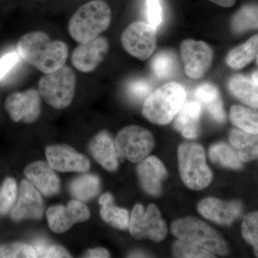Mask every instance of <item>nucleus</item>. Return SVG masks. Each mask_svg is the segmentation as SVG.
<instances>
[{
    "mask_svg": "<svg viewBox=\"0 0 258 258\" xmlns=\"http://www.w3.org/2000/svg\"><path fill=\"white\" fill-rule=\"evenodd\" d=\"M17 51L23 60L44 74L60 69L69 56V47L64 42L51 40L47 34L41 31L23 35L17 44Z\"/></svg>",
    "mask_w": 258,
    "mask_h": 258,
    "instance_id": "f257e3e1",
    "label": "nucleus"
},
{
    "mask_svg": "<svg viewBox=\"0 0 258 258\" xmlns=\"http://www.w3.org/2000/svg\"><path fill=\"white\" fill-rule=\"evenodd\" d=\"M111 10L104 0H93L81 6L71 17L70 35L79 43L90 41L109 28Z\"/></svg>",
    "mask_w": 258,
    "mask_h": 258,
    "instance_id": "f03ea898",
    "label": "nucleus"
},
{
    "mask_svg": "<svg viewBox=\"0 0 258 258\" xmlns=\"http://www.w3.org/2000/svg\"><path fill=\"white\" fill-rule=\"evenodd\" d=\"M186 96L184 88L179 83H166L146 98L142 113L154 124H168L184 106Z\"/></svg>",
    "mask_w": 258,
    "mask_h": 258,
    "instance_id": "7ed1b4c3",
    "label": "nucleus"
},
{
    "mask_svg": "<svg viewBox=\"0 0 258 258\" xmlns=\"http://www.w3.org/2000/svg\"><path fill=\"white\" fill-rule=\"evenodd\" d=\"M173 235L179 240L208 249L213 253L226 255L228 247L221 236L195 217H188L173 222L171 227Z\"/></svg>",
    "mask_w": 258,
    "mask_h": 258,
    "instance_id": "20e7f679",
    "label": "nucleus"
},
{
    "mask_svg": "<svg viewBox=\"0 0 258 258\" xmlns=\"http://www.w3.org/2000/svg\"><path fill=\"white\" fill-rule=\"evenodd\" d=\"M180 175L189 189L199 191L211 183L212 173L206 163L203 147L195 143L181 144L178 149Z\"/></svg>",
    "mask_w": 258,
    "mask_h": 258,
    "instance_id": "39448f33",
    "label": "nucleus"
},
{
    "mask_svg": "<svg viewBox=\"0 0 258 258\" xmlns=\"http://www.w3.org/2000/svg\"><path fill=\"white\" fill-rule=\"evenodd\" d=\"M76 76L71 68L45 74L38 83V91L44 101L55 109H64L72 103L76 93Z\"/></svg>",
    "mask_w": 258,
    "mask_h": 258,
    "instance_id": "423d86ee",
    "label": "nucleus"
},
{
    "mask_svg": "<svg viewBox=\"0 0 258 258\" xmlns=\"http://www.w3.org/2000/svg\"><path fill=\"white\" fill-rule=\"evenodd\" d=\"M118 157L122 161L140 162L150 154L154 147V139L147 129L129 125L120 131L115 142Z\"/></svg>",
    "mask_w": 258,
    "mask_h": 258,
    "instance_id": "0eeeda50",
    "label": "nucleus"
},
{
    "mask_svg": "<svg viewBox=\"0 0 258 258\" xmlns=\"http://www.w3.org/2000/svg\"><path fill=\"white\" fill-rule=\"evenodd\" d=\"M131 235L137 240H151L161 242L167 235V227L156 205H152L144 210L137 205L132 211L128 224Z\"/></svg>",
    "mask_w": 258,
    "mask_h": 258,
    "instance_id": "6e6552de",
    "label": "nucleus"
},
{
    "mask_svg": "<svg viewBox=\"0 0 258 258\" xmlns=\"http://www.w3.org/2000/svg\"><path fill=\"white\" fill-rule=\"evenodd\" d=\"M124 50L140 60L151 57L157 46V29L144 22H134L121 35Z\"/></svg>",
    "mask_w": 258,
    "mask_h": 258,
    "instance_id": "1a4fd4ad",
    "label": "nucleus"
},
{
    "mask_svg": "<svg viewBox=\"0 0 258 258\" xmlns=\"http://www.w3.org/2000/svg\"><path fill=\"white\" fill-rule=\"evenodd\" d=\"M42 96L37 90L29 89L10 95L5 102V108L15 122L35 123L41 113Z\"/></svg>",
    "mask_w": 258,
    "mask_h": 258,
    "instance_id": "9d476101",
    "label": "nucleus"
},
{
    "mask_svg": "<svg viewBox=\"0 0 258 258\" xmlns=\"http://www.w3.org/2000/svg\"><path fill=\"white\" fill-rule=\"evenodd\" d=\"M181 56L185 73L189 78L198 79L210 69L213 51L205 42L189 39L181 42Z\"/></svg>",
    "mask_w": 258,
    "mask_h": 258,
    "instance_id": "9b49d317",
    "label": "nucleus"
},
{
    "mask_svg": "<svg viewBox=\"0 0 258 258\" xmlns=\"http://www.w3.org/2000/svg\"><path fill=\"white\" fill-rule=\"evenodd\" d=\"M46 215L50 230L55 233H62L75 224L87 221L91 217V212L82 202L72 200L66 207H50L47 210Z\"/></svg>",
    "mask_w": 258,
    "mask_h": 258,
    "instance_id": "f8f14e48",
    "label": "nucleus"
},
{
    "mask_svg": "<svg viewBox=\"0 0 258 258\" xmlns=\"http://www.w3.org/2000/svg\"><path fill=\"white\" fill-rule=\"evenodd\" d=\"M109 50V43L106 37H97L90 41L80 43L75 49L71 62L76 69L82 73L93 72L104 60Z\"/></svg>",
    "mask_w": 258,
    "mask_h": 258,
    "instance_id": "ddd939ff",
    "label": "nucleus"
},
{
    "mask_svg": "<svg viewBox=\"0 0 258 258\" xmlns=\"http://www.w3.org/2000/svg\"><path fill=\"white\" fill-rule=\"evenodd\" d=\"M45 155L51 167L60 172H86L91 166L87 158L64 144L50 146L46 149Z\"/></svg>",
    "mask_w": 258,
    "mask_h": 258,
    "instance_id": "4468645a",
    "label": "nucleus"
},
{
    "mask_svg": "<svg viewBox=\"0 0 258 258\" xmlns=\"http://www.w3.org/2000/svg\"><path fill=\"white\" fill-rule=\"evenodd\" d=\"M43 212V202L38 190L30 181L23 180L18 203L12 212V218L15 221L25 219L38 220L42 218Z\"/></svg>",
    "mask_w": 258,
    "mask_h": 258,
    "instance_id": "2eb2a0df",
    "label": "nucleus"
},
{
    "mask_svg": "<svg viewBox=\"0 0 258 258\" xmlns=\"http://www.w3.org/2000/svg\"><path fill=\"white\" fill-rule=\"evenodd\" d=\"M28 181L45 197L55 196L60 191L58 176L48 162L35 161L26 166L24 171Z\"/></svg>",
    "mask_w": 258,
    "mask_h": 258,
    "instance_id": "dca6fc26",
    "label": "nucleus"
},
{
    "mask_svg": "<svg viewBox=\"0 0 258 258\" xmlns=\"http://www.w3.org/2000/svg\"><path fill=\"white\" fill-rule=\"evenodd\" d=\"M198 212L205 218L215 223L229 225L240 216L242 205L237 201L225 203L216 198H209L199 204Z\"/></svg>",
    "mask_w": 258,
    "mask_h": 258,
    "instance_id": "f3484780",
    "label": "nucleus"
},
{
    "mask_svg": "<svg viewBox=\"0 0 258 258\" xmlns=\"http://www.w3.org/2000/svg\"><path fill=\"white\" fill-rule=\"evenodd\" d=\"M137 172L144 191L152 196H159L161 192V183L167 175L163 163L154 156L145 158L139 164Z\"/></svg>",
    "mask_w": 258,
    "mask_h": 258,
    "instance_id": "a211bd4d",
    "label": "nucleus"
},
{
    "mask_svg": "<svg viewBox=\"0 0 258 258\" xmlns=\"http://www.w3.org/2000/svg\"><path fill=\"white\" fill-rule=\"evenodd\" d=\"M89 150L93 158L107 171H114L118 166V154L116 147L108 132H100L89 144Z\"/></svg>",
    "mask_w": 258,
    "mask_h": 258,
    "instance_id": "6ab92c4d",
    "label": "nucleus"
},
{
    "mask_svg": "<svg viewBox=\"0 0 258 258\" xmlns=\"http://www.w3.org/2000/svg\"><path fill=\"white\" fill-rule=\"evenodd\" d=\"M202 105L198 101L184 104L176 115L174 125L176 130L186 139L197 138L200 132Z\"/></svg>",
    "mask_w": 258,
    "mask_h": 258,
    "instance_id": "aec40b11",
    "label": "nucleus"
},
{
    "mask_svg": "<svg viewBox=\"0 0 258 258\" xmlns=\"http://www.w3.org/2000/svg\"><path fill=\"white\" fill-rule=\"evenodd\" d=\"M195 97L202 106H205L214 120L223 123L225 120L220 91L216 86L210 83H203L197 87L195 91Z\"/></svg>",
    "mask_w": 258,
    "mask_h": 258,
    "instance_id": "412c9836",
    "label": "nucleus"
},
{
    "mask_svg": "<svg viewBox=\"0 0 258 258\" xmlns=\"http://www.w3.org/2000/svg\"><path fill=\"white\" fill-rule=\"evenodd\" d=\"M230 92L247 106L258 108V85L250 76L235 75L228 83Z\"/></svg>",
    "mask_w": 258,
    "mask_h": 258,
    "instance_id": "4be33fe9",
    "label": "nucleus"
},
{
    "mask_svg": "<svg viewBox=\"0 0 258 258\" xmlns=\"http://www.w3.org/2000/svg\"><path fill=\"white\" fill-rule=\"evenodd\" d=\"M230 141L240 160L248 162L258 159V134L234 129L230 132Z\"/></svg>",
    "mask_w": 258,
    "mask_h": 258,
    "instance_id": "5701e85b",
    "label": "nucleus"
},
{
    "mask_svg": "<svg viewBox=\"0 0 258 258\" xmlns=\"http://www.w3.org/2000/svg\"><path fill=\"white\" fill-rule=\"evenodd\" d=\"M99 203L101 206V217L103 221L118 230H125L128 227V212L115 206L111 194L102 195Z\"/></svg>",
    "mask_w": 258,
    "mask_h": 258,
    "instance_id": "b1692460",
    "label": "nucleus"
},
{
    "mask_svg": "<svg viewBox=\"0 0 258 258\" xmlns=\"http://www.w3.org/2000/svg\"><path fill=\"white\" fill-rule=\"evenodd\" d=\"M258 52V34L247 42L232 49L226 57V63L231 69L239 70L251 62Z\"/></svg>",
    "mask_w": 258,
    "mask_h": 258,
    "instance_id": "393cba45",
    "label": "nucleus"
},
{
    "mask_svg": "<svg viewBox=\"0 0 258 258\" xmlns=\"http://www.w3.org/2000/svg\"><path fill=\"white\" fill-rule=\"evenodd\" d=\"M101 181L98 176L83 174L78 176L71 183L70 191L76 200L87 202L92 200L99 193Z\"/></svg>",
    "mask_w": 258,
    "mask_h": 258,
    "instance_id": "a878e982",
    "label": "nucleus"
},
{
    "mask_svg": "<svg viewBox=\"0 0 258 258\" xmlns=\"http://www.w3.org/2000/svg\"><path fill=\"white\" fill-rule=\"evenodd\" d=\"M232 31L242 34L258 29V3L244 5L234 15L231 21Z\"/></svg>",
    "mask_w": 258,
    "mask_h": 258,
    "instance_id": "bb28decb",
    "label": "nucleus"
},
{
    "mask_svg": "<svg viewBox=\"0 0 258 258\" xmlns=\"http://www.w3.org/2000/svg\"><path fill=\"white\" fill-rule=\"evenodd\" d=\"M231 121L241 130L258 134V112L246 107L235 105L231 107Z\"/></svg>",
    "mask_w": 258,
    "mask_h": 258,
    "instance_id": "cd10ccee",
    "label": "nucleus"
},
{
    "mask_svg": "<svg viewBox=\"0 0 258 258\" xmlns=\"http://www.w3.org/2000/svg\"><path fill=\"white\" fill-rule=\"evenodd\" d=\"M209 155L212 161L220 165L233 169L242 167V163L237 153L226 144L220 143L212 146L209 151Z\"/></svg>",
    "mask_w": 258,
    "mask_h": 258,
    "instance_id": "c85d7f7f",
    "label": "nucleus"
},
{
    "mask_svg": "<svg viewBox=\"0 0 258 258\" xmlns=\"http://www.w3.org/2000/svg\"><path fill=\"white\" fill-rule=\"evenodd\" d=\"M151 68L158 79H170L176 71L175 57L169 51H161L153 57Z\"/></svg>",
    "mask_w": 258,
    "mask_h": 258,
    "instance_id": "c756f323",
    "label": "nucleus"
},
{
    "mask_svg": "<svg viewBox=\"0 0 258 258\" xmlns=\"http://www.w3.org/2000/svg\"><path fill=\"white\" fill-rule=\"evenodd\" d=\"M242 235L244 240L253 247L254 254L258 257V212H252L244 217Z\"/></svg>",
    "mask_w": 258,
    "mask_h": 258,
    "instance_id": "7c9ffc66",
    "label": "nucleus"
},
{
    "mask_svg": "<svg viewBox=\"0 0 258 258\" xmlns=\"http://www.w3.org/2000/svg\"><path fill=\"white\" fill-rule=\"evenodd\" d=\"M172 251L176 257H215L208 249L179 240L174 242Z\"/></svg>",
    "mask_w": 258,
    "mask_h": 258,
    "instance_id": "2f4dec72",
    "label": "nucleus"
},
{
    "mask_svg": "<svg viewBox=\"0 0 258 258\" xmlns=\"http://www.w3.org/2000/svg\"><path fill=\"white\" fill-rule=\"evenodd\" d=\"M37 257L33 246L26 243H13L0 246V258Z\"/></svg>",
    "mask_w": 258,
    "mask_h": 258,
    "instance_id": "473e14b6",
    "label": "nucleus"
},
{
    "mask_svg": "<svg viewBox=\"0 0 258 258\" xmlns=\"http://www.w3.org/2000/svg\"><path fill=\"white\" fill-rule=\"evenodd\" d=\"M17 198L16 181L8 178L0 189V215H6L14 205Z\"/></svg>",
    "mask_w": 258,
    "mask_h": 258,
    "instance_id": "72a5a7b5",
    "label": "nucleus"
},
{
    "mask_svg": "<svg viewBox=\"0 0 258 258\" xmlns=\"http://www.w3.org/2000/svg\"><path fill=\"white\" fill-rule=\"evenodd\" d=\"M37 257H71L64 247L57 244L47 243L46 241L38 240L33 244Z\"/></svg>",
    "mask_w": 258,
    "mask_h": 258,
    "instance_id": "f704fd0d",
    "label": "nucleus"
},
{
    "mask_svg": "<svg viewBox=\"0 0 258 258\" xmlns=\"http://www.w3.org/2000/svg\"><path fill=\"white\" fill-rule=\"evenodd\" d=\"M127 89L129 95L134 99L142 101L152 93V85L147 80L137 79L129 83Z\"/></svg>",
    "mask_w": 258,
    "mask_h": 258,
    "instance_id": "c9c22d12",
    "label": "nucleus"
},
{
    "mask_svg": "<svg viewBox=\"0 0 258 258\" xmlns=\"http://www.w3.org/2000/svg\"><path fill=\"white\" fill-rule=\"evenodd\" d=\"M148 21L157 29L162 22V8L159 0H147Z\"/></svg>",
    "mask_w": 258,
    "mask_h": 258,
    "instance_id": "e433bc0d",
    "label": "nucleus"
},
{
    "mask_svg": "<svg viewBox=\"0 0 258 258\" xmlns=\"http://www.w3.org/2000/svg\"><path fill=\"white\" fill-rule=\"evenodd\" d=\"M20 55L18 52H8L0 58V80L4 78L11 69L18 63Z\"/></svg>",
    "mask_w": 258,
    "mask_h": 258,
    "instance_id": "4c0bfd02",
    "label": "nucleus"
},
{
    "mask_svg": "<svg viewBox=\"0 0 258 258\" xmlns=\"http://www.w3.org/2000/svg\"><path fill=\"white\" fill-rule=\"evenodd\" d=\"M85 257L90 258H107L111 257L109 252L106 249L103 247L91 249L86 252Z\"/></svg>",
    "mask_w": 258,
    "mask_h": 258,
    "instance_id": "58836bf2",
    "label": "nucleus"
},
{
    "mask_svg": "<svg viewBox=\"0 0 258 258\" xmlns=\"http://www.w3.org/2000/svg\"><path fill=\"white\" fill-rule=\"evenodd\" d=\"M210 1L219 6L226 8H232L236 3V0H210Z\"/></svg>",
    "mask_w": 258,
    "mask_h": 258,
    "instance_id": "ea45409f",
    "label": "nucleus"
},
{
    "mask_svg": "<svg viewBox=\"0 0 258 258\" xmlns=\"http://www.w3.org/2000/svg\"><path fill=\"white\" fill-rule=\"evenodd\" d=\"M251 79L258 85V71H254L250 76Z\"/></svg>",
    "mask_w": 258,
    "mask_h": 258,
    "instance_id": "a19ab883",
    "label": "nucleus"
},
{
    "mask_svg": "<svg viewBox=\"0 0 258 258\" xmlns=\"http://www.w3.org/2000/svg\"><path fill=\"white\" fill-rule=\"evenodd\" d=\"M257 63L258 64V52H257Z\"/></svg>",
    "mask_w": 258,
    "mask_h": 258,
    "instance_id": "79ce46f5",
    "label": "nucleus"
}]
</instances>
